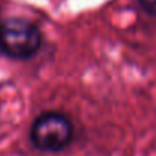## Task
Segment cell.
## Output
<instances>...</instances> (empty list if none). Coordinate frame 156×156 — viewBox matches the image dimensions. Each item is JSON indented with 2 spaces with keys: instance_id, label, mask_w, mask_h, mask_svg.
<instances>
[{
  "instance_id": "6da1fadb",
  "label": "cell",
  "mask_w": 156,
  "mask_h": 156,
  "mask_svg": "<svg viewBox=\"0 0 156 156\" xmlns=\"http://www.w3.org/2000/svg\"><path fill=\"white\" fill-rule=\"evenodd\" d=\"M43 35L37 24L24 18L0 21V52L11 59H30L41 49Z\"/></svg>"
},
{
  "instance_id": "7a4b0ae2",
  "label": "cell",
  "mask_w": 156,
  "mask_h": 156,
  "mask_svg": "<svg viewBox=\"0 0 156 156\" xmlns=\"http://www.w3.org/2000/svg\"><path fill=\"white\" fill-rule=\"evenodd\" d=\"M71 140L73 124L61 112H44L32 123L30 141L41 152H61L70 146Z\"/></svg>"
},
{
  "instance_id": "3957f363",
  "label": "cell",
  "mask_w": 156,
  "mask_h": 156,
  "mask_svg": "<svg viewBox=\"0 0 156 156\" xmlns=\"http://www.w3.org/2000/svg\"><path fill=\"white\" fill-rule=\"evenodd\" d=\"M138 3L147 14L156 17V0H138Z\"/></svg>"
}]
</instances>
